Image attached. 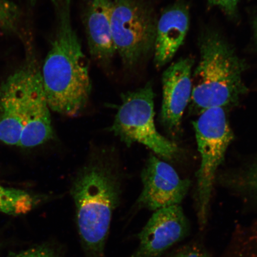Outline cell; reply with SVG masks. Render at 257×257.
<instances>
[{
	"mask_svg": "<svg viewBox=\"0 0 257 257\" xmlns=\"http://www.w3.org/2000/svg\"><path fill=\"white\" fill-rule=\"evenodd\" d=\"M143 189L138 205L153 211L181 204L191 186L180 178L174 168L155 156H151L141 173Z\"/></svg>",
	"mask_w": 257,
	"mask_h": 257,
	"instance_id": "ba28073f",
	"label": "cell"
},
{
	"mask_svg": "<svg viewBox=\"0 0 257 257\" xmlns=\"http://www.w3.org/2000/svg\"><path fill=\"white\" fill-rule=\"evenodd\" d=\"M157 23L148 0H112V40L127 71L137 70L153 53Z\"/></svg>",
	"mask_w": 257,
	"mask_h": 257,
	"instance_id": "5b68a950",
	"label": "cell"
},
{
	"mask_svg": "<svg viewBox=\"0 0 257 257\" xmlns=\"http://www.w3.org/2000/svg\"><path fill=\"white\" fill-rule=\"evenodd\" d=\"M154 98L151 82L124 93L110 131L128 147L141 144L163 159L172 160L178 155V147L157 131L154 121Z\"/></svg>",
	"mask_w": 257,
	"mask_h": 257,
	"instance_id": "8992f818",
	"label": "cell"
},
{
	"mask_svg": "<svg viewBox=\"0 0 257 257\" xmlns=\"http://www.w3.org/2000/svg\"><path fill=\"white\" fill-rule=\"evenodd\" d=\"M71 194L83 248L90 257H103L112 213L119 204V179L110 164L95 160L77 173Z\"/></svg>",
	"mask_w": 257,
	"mask_h": 257,
	"instance_id": "3957f363",
	"label": "cell"
},
{
	"mask_svg": "<svg viewBox=\"0 0 257 257\" xmlns=\"http://www.w3.org/2000/svg\"><path fill=\"white\" fill-rule=\"evenodd\" d=\"M255 38H256V43H257V19H256L255 25Z\"/></svg>",
	"mask_w": 257,
	"mask_h": 257,
	"instance_id": "ffe728a7",
	"label": "cell"
},
{
	"mask_svg": "<svg viewBox=\"0 0 257 257\" xmlns=\"http://www.w3.org/2000/svg\"><path fill=\"white\" fill-rule=\"evenodd\" d=\"M53 131L41 69L35 68L29 86L24 126L19 146L35 147L52 138Z\"/></svg>",
	"mask_w": 257,
	"mask_h": 257,
	"instance_id": "7c38bea8",
	"label": "cell"
},
{
	"mask_svg": "<svg viewBox=\"0 0 257 257\" xmlns=\"http://www.w3.org/2000/svg\"><path fill=\"white\" fill-rule=\"evenodd\" d=\"M200 50V61L192 72L191 110L200 114L208 109L238 104L248 91L243 80L245 61L214 31L202 35Z\"/></svg>",
	"mask_w": 257,
	"mask_h": 257,
	"instance_id": "7a4b0ae2",
	"label": "cell"
},
{
	"mask_svg": "<svg viewBox=\"0 0 257 257\" xmlns=\"http://www.w3.org/2000/svg\"><path fill=\"white\" fill-rule=\"evenodd\" d=\"M6 257H62V253L51 244L45 243Z\"/></svg>",
	"mask_w": 257,
	"mask_h": 257,
	"instance_id": "e0dca14e",
	"label": "cell"
},
{
	"mask_svg": "<svg viewBox=\"0 0 257 257\" xmlns=\"http://www.w3.org/2000/svg\"><path fill=\"white\" fill-rule=\"evenodd\" d=\"M34 199L27 191L0 184V213L26 214L34 207Z\"/></svg>",
	"mask_w": 257,
	"mask_h": 257,
	"instance_id": "5bb4252c",
	"label": "cell"
},
{
	"mask_svg": "<svg viewBox=\"0 0 257 257\" xmlns=\"http://www.w3.org/2000/svg\"><path fill=\"white\" fill-rule=\"evenodd\" d=\"M225 110L220 107L208 109L193 122L201 156L195 191L196 213L201 229L207 224L218 169L234 139Z\"/></svg>",
	"mask_w": 257,
	"mask_h": 257,
	"instance_id": "277c9868",
	"label": "cell"
},
{
	"mask_svg": "<svg viewBox=\"0 0 257 257\" xmlns=\"http://www.w3.org/2000/svg\"><path fill=\"white\" fill-rule=\"evenodd\" d=\"M35 58L12 74L0 87V141L19 146L25 123L29 86L38 66Z\"/></svg>",
	"mask_w": 257,
	"mask_h": 257,
	"instance_id": "52a82bcc",
	"label": "cell"
},
{
	"mask_svg": "<svg viewBox=\"0 0 257 257\" xmlns=\"http://www.w3.org/2000/svg\"><path fill=\"white\" fill-rule=\"evenodd\" d=\"M189 10L184 3L169 6L157 19L154 62L157 68L170 62L184 44L189 28Z\"/></svg>",
	"mask_w": 257,
	"mask_h": 257,
	"instance_id": "4fadbf2b",
	"label": "cell"
},
{
	"mask_svg": "<svg viewBox=\"0 0 257 257\" xmlns=\"http://www.w3.org/2000/svg\"><path fill=\"white\" fill-rule=\"evenodd\" d=\"M171 257H210L203 248L196 245L185 246Z\"/></svg>",
	"mask_w": 257,
	"mask_h": 257,
	"instance_id": "d6986e66",
	"label": "cell"
},
{
	"mask_svg": "<svg viewBox=\"0 0 257 257\" xmlns=\"http://www.w3.org/2000/svg\"><path fill=\"white\" fill-rule=\"evenodd\" d=\"M56 28L41 69L50 110L75 117L87 105L92 90L89 63L72 20V0H51Z\"/></svg>",
	"mask_w": 257,
	"mask_h": 257,
	"instance_id": "6da1fadb",
	"label": "cell"
},
{
	"mask_svg": "<svg viewBox=\"0 0 257 257\" xmlns=\"http://www.w3.org/2000/svg\"><path fill=\"white\" fill-rule=\"evenodd\" d=\"M226 182L239 195L257 202V159L228 176Z\"/></svg>",
	"mask_w": 257,
	"mask_h": 257,
	"instance_id": "9a60e30c",
	"label": "cell"
},
{
	"mask_svg": "<svg viewBox=\"0 0 257 257\" xmlns=\"http://www.w3.org/2000/svg\"><path fill=\"white\" fill-rule=\"evenodd\" d=\"M194 64L192 58H182L163 74L161 120L173 136H178L181 131L183 115L191 101Z\"/></svg>",
	"mask_w": 257,
	"mask_h": 257,
	"instance_id": "30bf717a",
	"label": "cell"
},
{
	"mask_svg": "<svg viewBox=\"0 0 257 257\" xmlns=\"http://www.w3.org/2000/svg\"><path fill=\"white\" fill-rule=\"evenodd\" d=\"M112 3V0H84L82 10L90 55L106 72L110 71L116 54L111 32Z\"/></svg>",
	"mask_w": 257,
	"mask_h": 257,
	"instance_id": "8fae6325",
	"label": "cell"
},
{
	"mask_svg": "<svg viewBox=\"0 0 257 257\" xmlns=\"http://www.w3.org/2000/svg\"><path fill=\"white\" fill-rule=\"evenodd\" d=\"M18 18V10L14 4L7 0H0V27L8 31L15 30Z\"/></svg>",
	"mask_w": 257,
	"mask_h": 257,
	"instance_id": "2e32d148",
	"label": "cell"
},
{
	"mask_svg": "<svg viewBox=\"0 0 257 257\" xmlns=\"http://www.w3.org/2000/svg\"><path fill=\"white\" fill-rule=\"evenodd\" d=\"M189 232L188 221L181 205L160 209L138 234L139 246L128 257H160Z\"/></svg>",
	"mask_w": 257,
	"mask_h": 257,
	"instance_id": "9c48e42d",
	"label": "cell"
},
{
	"mask_svg": "<svg viewBox=\"0 0 257 257\" xmlns=\"http://www.w3.org/2000/svg\"><path fill=\"white\" fill-rule=\"evenodd\" d=\"M240 0H207L208 4L219 8L228 18L235 19L238 15Z\"/></svg>",
	"mask_w": 257,
	"mask_h": 257,
	"instance_id": "ac0fdd59",
	"label": "cell"
}]
</instances>
